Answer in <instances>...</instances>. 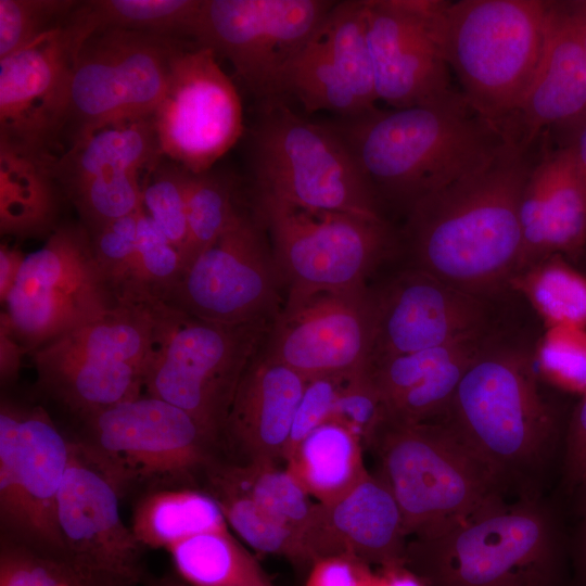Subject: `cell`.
I'll list each match as a JSON object with an SVG mask.
<instances>
[{
  "instance_id": "1",
  "label": "cell",
  "mask_w": 586,
  "mask_h": 586,
  "mask_svg": "<svg viewBox=\"0 0 586 586\" xmlns=\"http://www.w3.org/2000/svg\"><path fill=\"white\" fill-rule=\"evenodd\" d=\"M539 155L538 145L507 142L479 169L412 204L406 233L416 268L477 297L510 283L522 267L520 199Z\"/></svg>"
},
{
  "instance_id": "2",
  "label": "cell",
  "mask_w": 586,
  "mask_h": 586,
  "mask_svg": "<svg viewBox=\"0 0 586 586\" xmlns=\"http://www.w3.org/2000/svg\"><path fill=\"white\" fill-rule=\"evenodd\" d=\"M353 153L379 201L407 207L479 169L507 143L459 91L403 109L378 107L331 125Z\"/></svg>"
},
{
  "instance_id": "3",
  "label": "cell",
  "mask_w": 586,
  "mask_h": 586,
  "mask_svg": "<svg viewBox=\"0 0 586 586\" xmlns=\"http://www.w3.org/2000/svg\"><path fill=\"white\" fill-rule=\"evenodd\" d=\"M180 311L123 303L33 351L39 387L79 419L144 394Z\"/></svg>"
},
{
  "instance_id": "4",
  "label": "cell",
  "mask_w": 586,
  "mask_h": 586,
  "mask_svg": "<svg viewBox=\"0 0 586 586\" xmlns=\"http://www.w3.org/2000/svg\"><path fill=\"white\" fill-rule=\"evenodd\" d=\"M551 1H447L444 58L467 102L501 130L537 68Z\"/></svg>"
},
{
  "instance_id": "5",
  "label": "cell",
  "mask_w": 586,
  "mask_h": 586,
  "mask_svg": "<svg viewBox=\"0 0 586 586\" xmlns=\"http://www.w3.org/2000/svg\"><path fill=\"white\" fill-rule=\"evenodd\" d=\"M533 358L485 345L462 375L443 421L501 484L536 466L555 422L537 385Z\"/></svg>"
},
{
  "instance_id": "6",
  "label": "cell",
  "mask_w": 586,
  "mask_h": 586,
  "mask_svg": "<svg viewBox=\"0 0 586 586\" xmlns=\"http://www.w3.org/2000/svg\"><path fill=\"white\" fill-rule=\"evenodd\" d=\"M370 449L407 537L442 533L500 499L499 481L444 422L386 421Z\"/></svg>"
},
{
  "instance_id": "7",
  "label": "cell",
  "mask_w": 586,
  "mask_h": 586,
  "mask_svg": "<svg viewBox=\"0 0 586 586\" xmlns=\"http://www.w3.org/2000/svg\"><path fill=\"white\" fill-rule=\"evenodd\" d=\"M553 558L547 512L498 499L442 533L411 537L404 565L425 586H547Z\"/></svg>"
},
{
  "instance_id": "8",
  "label": "cell",
  "mask_w": 586,
  "mask_h": 586,
  "mask_svg": "<svg viewBox=\"0 0 586 586\" xmlns=\"http://www.w3.org/2000/svg\"><path fill=\"white\" fill-rule=\"evenodd\" d=\"M251 151L257 195L383 220L378 196L331 125L304 119L282 102L263 105Z\"/></svg>"
},
{
  "instance_id": "9",
  "label": "cell",
  "mask_w": 586,
  "mask_h": 586,
  "mask_svg": "<svg viewBox=\"0 0 586 586\" xmlns=\"http://www.w3.org/2000/svg\"><path fill=\"white\" fill-rule=\"evenodd\" d=\"M2 304L1 329L30 354L123 303L97 260L87 228L65 224L25 255Z\"/></svg>"
},
{
  "instance_id": "10",
  "label": "cell",
  "mask_w": 586,
  "mask_h": 586,
  "mask_svg": "<svg viewBox=\"0 0 586 586\" xmlns=\"http://www.w3.org/2000/svg\"><path fill=\"white\" fill-rule=\"evenodd\" d=\"M181 44L177 38L124 29L87 37L75 56L61 138L65 133L73 144L104 126L153 116Z\"/></svg>"
},
{
  "instance_id": "11",
  "label": "cell",
  "mask_w": 586,
  "mask_h": 586,
  "mask_svg": "<svg viewBox=\"0 0 586 586\" xmlns=\"http://www.w3.org/2000/svg\"><path fill=\"white\" fill-rule=\"evenodd\" d=\"M333 1L202 0L190 37L226 58L263 105L281 102L288 71L319 33Z\"/></svg>"
},
{
  "instance_id": "12",
  "label": "cell",
  "mask_w": 586,
  "mask_h": 586,
  "mask_svg": "<svg viewBox=\"0 0 586 586\" xmlns=\"http://www.w3.org/2000/svg\"><path fill=\"white\" fill-rule=\"evenodd\" d=\"M257 213L269 232L288 296L365 285L394 242L384 220L308 209L260 195Z\"/></svg>"
},
{
  "instance_id": "13",
  "label": "cell",
  "mask_w": 586,
  "mask_h": 586,
  "mask_svg": "<svg viewBox=\"0 0 586 586\" xmlns=\"http://www.w3.org/2000/svg\"><path fill=\"white\" fill-rule=\"evenodd\" d=\"M266 321L227 324L179 313L144 381V394L189 413L220 446L226 420Z\"/></svg>"
},
{
  "instance_id": "14",
  "label": "cell",
  "mask_w": 586,
  "mask_h": 586,
  "mask_svg": "<svg viewBox=\"0 0 586 586\" xmlns=\"http://www.w3.org/2000/svg\"><path fill=\"white\" fill-rule=\"evenodd\" d=\"M82 442L122 489L133 481L193 482L216 459V441L186 411L143 394L80 418Z\"/></svg>"
},
{
  "instance_id": "15",
  "label": "cell",
  "mask_w": 586,
  "mask_h": 586,
  "mask_svg": "<svg viewBox=\"0 0 586 586\" xmlns=\"http://www.w3.org/2000/svg\"><path fill=\"white\" fill-rule=\"evenodd\" d=\"M377 296L365 285L288 296L263 354L306 380L369 369Z\"/></svg>"
},
{
  "instance_id": "16",
  "label": "cell",
  "mask_w": 586,
  "mask_h": 586,
  "mask_svg": "<svg viewBox=\"0 0 586 586\" xmlns=\"http://www.w3.org/2000/svg\"><path fill=\"white\" fill-rule=\"evenodd\" d=\"M161 153L190 173L211 169L243 130L242 105L234 85L204 47L180 46L168 86L154 112Z\"/></svg>"
},
{
  "instance_id": "17",
  "label": "cell",
  "mask_w": 586,
  "mask_h": 586,
  "mask_svg": "<svg viewBox=\"0 0 586 586\" xmlns=\"http://www.w3.org/2000/svg\"><path fill=\"white\" fill-rule=\"evenodd\" d=\"M281 280L257 221L242 214L183 270L168 307L205 321L267 320Z\"/></svg>"
},
{
  "instance_id": "18",
  "label": "cell",
  "mask_w": 586,
  "mask_h": 586,
  "mask_svg": "<svg viewBox=\"0 0 586 586\" xmlns=\"http://www.w3.org/2000/svg\"><path fill=\"white\" fill-rule=\"evenodd\" d=\"M122 487L81 442H73L58 500L62 557L104 586H136L143 547L119 510Z\"/></svg>"
},
{
  "instance_id": "19",
  "label": "cell",
  "mask_w": 586,
  "mask_h": 586,
  "mask_svg": "<svg viewBox=\"0 0 586 586\" xmlns=\"http://www.w3.org/2000/svg\"><path fill=\"white\" fill-rule=\"evenodd\" d=\"M444 0H365L378 100L393 109L432 104L460 90L444 58Z\"/></svg>"
},
{
  "instance_id": "20",
  "label": "cell",
  "mask_w": 586,
  "mask_h": 586,
  "mask_svg": "<svg viewBox=\"0 0 586 586\" xmlns=\"http://www.w3.org/2000/svg\"><path fill=\"white\" fill-rule=\"evenodd\" d=\"M79 47L64 23L0 59V143L50 154L65 125Z\"/></svg>"
},
{
  "instance_id": "21",
  "label": "cell",
  "mask_w": 586,
  "mask_h": 586,
  "mask_svg": "<svg viewBox=\"0 0 586 586\" xmlns=\"http://www.w3.org/2000/svg\"><path fill=\"white\" fill-rule=\"evenodd\" d=\"M484 322L481 297L415 268L377 296L371 364L483 332Z\"/></svg>"
},
{
  "instance_id": "22",
  "label": "cell",
  "mask_w": 586,
  "mask_h": 586,
  "mask_svg": "<svg viewBox=\"0 0 586 586\" xmlns=\"http://www.w3.org/2000/svg\"><path fill=\"white\" fill-rule=\"evenodd\" d=\"M301 538L309 566L336 556L379 569L405 561L407 534L398 504L384 481L369 472L342 497L315 501Z\"/></svg>"
},
{
  "instance_id": "23",
  "label": "cell",
  "mask_w": 586,
  "mask_h": 586,
  "mask_svg": "<svg viewBox=\"0 0 586 586\" xmlns=\"http://www.w3.org/2000/svg\"><path fill=\"white\" fill-rule=\"evenodd\" d=\"M586 120V56L566 1H551L535 74L501 126L506 142L537 146L549 130L563 135Z\"/></svg>"
},
{
  "instance_id": "24",
  "label": "cell",
  "mask_w": 586,
  "mask_h": 586,
  "mask_svg": "<svg viewBox=\"0 0 586 586\" xmlns=\"http://www.w3.org/2000/svg\"><path fill=\"white\" fill-rule=\"evenodd\" d=\"M521 270L547 256H582L586 249V186L569 150H544L520 199Z\"/></svg>"
},
{
  "instance_id": "25",
  "label": "cell",
  "mask_w": 586,
  "mask_h": 586,
  "mask_svg": "<svg viewBox=\"0 0 586 586\" xmlns=\"http://www.w3.org/2000/svg\"><path fill=\"white\" fill-rule=\"evenodd\" d=\"M307 381L288 366L256 353L241 377L221 434L220 446L237 457L232 462L279 463L284 459Z\"/></svg>"
},
{
  "instance_id": "26",
  "label": "cell",
  "mask_w": 586,
  "mask_h": 586,
  "mask_svg": "<svg viewBox=\"0 0 586 586\" xmlns=\"http://www.w3.org/2000/svg\"><path fill=\"white\" fill-rule=\"evenodd\" d=\"M69 442L40 407H18L20 472L29 523V544L62 556L58 500L72 456Z\"/></svg>"
},
{
  "instance_id": "27",
  "label": "cell",
  "mask_w": 586,
  "mask_h": 586,
  "mask_svg": "<svg viewBox=\"0 0 586 586\" xmlns=\"http://www.w3.org/2000/svg\"><path fill=\"white\" fill-rule=\"evenodd\" d=\"M163 157L153 118L104 126L71 144L53 161L59 187L68 196L89 180L118 173H149Z\"/></svg>"
},
{
  "instance_id": "28",
  "label": "cell",
  "mask_w": 586,
  "mask_h": 586,
  "mask_svg": "<svg viewBox=\"0 0 586 586\" xmlns=\"http://www.w3.org/2000/svg\"><path fill=\"white\" fill-rule=\"evenodd\" d=\"M54 156L0 143L1 232L31 235L53 228L58 206Z\"/></svg>"
},
{
  "instance_id": "29",
  "label": "cell",
  "mask_w": 586,
  "mask_h": 586,
  "mask_svg": "<svg viewBox=\"0 0 586 586\" xmlns=\"http://www.w3.org/2000/svg\"><path fill=\"white\" fill-rule=\"evenodd\" d=\"M364 449L348 429L328 420L309 433L284 462L310 498L327 504L345 495L368 473Z\"/></svg>"
},
{
  "instance_id": "30",
  "label": "cell",
  "mask_w": 586,
  "mask_h": 586,
  "mask_svg": "<svg viewBox=\"0 0 586 586\" xmlns=\"http://www.w3.org/2000/svg\"><path fill=\"white\" fill-rule=\"evenodd\" d=\"M131 530L143 548L168 549L192 535L228 530L217 501L192 488H158L136 504Z\"/></svg>"
},
{
  "instance_id": "31",
  "label": "cell",
  "mask_w": 586,
  "mask_h": 586,
  "mask_svg": "<svg viewBox=\"0 0 586 586\" xmlns=\"http://www.w3.org/2000/svg\"><path fill=\"white\" fill-rule=\"evenodd\" d=\"M202 0L79 1L66 23L80 43L95 31L124 29L177 38L190 36Z\"/></svg>"
},
{
  "instance_id": "32",
  "label": "cell",
  "mask_w": 586,
  "mask_h": 586,
  "mask_svg": "<svg viewBox=\"0 0 586 586\" xmlns=\"http://www.w3.org/2000/svg\"><path fill=\"white\" fill-rule=\"evenodd\" d=\"M167 551L179 578L190 586H272L228 530L192 535Z\"/></svg>"
},
{
  "instance_id": "33",
  "label": "cell",
  "mask_w": 586,
  "mask_h": 586,
  "mask_svg": "<svg viewBox=\"0 0 586 586\" xmlns=\"http://www.w3.org/2000/svg\"><path fill=\"white\" fill-rule=\"evenodd\" d=\"M182 272L179 251L142 207L136 249L116 286L120 302L167 305Z\"/></svg>"
},
{
  "instance_id": "34",
  "label": "cell",
  "mask_w": 586,
  "mask_h": 586,
  "mask_svg": "<svg viewBox=\"0 0 586 586\" xmlns=\"http://www.w3.org/2000/svg\"><path fill=\"white\" fill-rule=\"evenodd\" d=\"M202 476L245 494L300 534L315 504L293 474L278 463L221 462L216 458Z\"/></svg>"
},
{
  "instance_id": "35",
  "label": "cell",
  "mask_w": 586,
  "mask_h": 586,
  "mask_svg": "<svg viewBox=\"0 0 586 586\" xmlns=\"http://www.w3.org/2000/svg\"><path fill=\"white\" fill-rule=\"evenodd\" d=\"M545 320L547 327L571 324L586 329V275L561 255L547 256L510 280Z\"/></svg>"
},
{
  "instance_id": "36",
  "label": "cell",
  "mask_w": 586,
  "mask_h": 586,
  "mask_svg": "<svg viewBox=\"0 0 586 586\" xmlns=\"http://www.w3.org/2000/svg\"><path fill=\"white\" fill-rule=\"evenodd\" d=\"M335 65L366 112L378 101L367 35L365 0L335 2L320 28Z\"/></svg>"
},
{
  "instance_id": "37",
  "label": "cell",
  "mask_w": 586,
  "mask_h": 586,
  "mask_svg": "<svg viewBox=\"0 0 586 586\" xmlns=\"http://www.w3.org/2000/svg\"><path fill=\"white\" fill-rule=\"evenodd\" d=\"M285 92L295 95L308 113L328 111L342 118L367 113L335 65L320 30L291 64Z\"/></svg>"
},
{
  "instance_id": "38",
  "label": "cell",
  "mask_w": 586,
  "mask_h": 586,
  "mask_svg": "<svg viewBox=\"0 0 586 586\" xmlns=\"http://www.w3.org/2000/svg\"><path fill=\"white\" fill-rule=\"evenodd\" d=\"M206 493L219 505L226 521L252 548L308 566L298 531L282 522L251 497L219 481L204 476Z\"/></svg>"
},
{
  "instance_id": "39",
  "label": "cell",
  "mask_w": 586,
  "mask_h": 586,
  "mask_svg": "<svg viewBox=\"0 0 586 586\" xmlns=\"http://www.w3.org/2000/svg\"><path fill=\"white\" fill-rule=\"evenodd\" d=\"M242 215L233 202L230 183L207 170L189 171L187 195L188 238L181 260L183 270Z\"/></svg>"
},
{
  "instance_id": "40",
  "label": "cell",
  "mask_w": 586,
  "mask_h": 586,
  "mask_svg": "<svg viewBox=\"0 0 586 586\" xmlns=\"http://www.w3.org/2000/svg\"><path fill=\"white\" fill-rule=\"evenodd\" d=\"M0 586H104L62 556L3 537Z\"/></svg>"
},
{
  "instance_id": "41",
  "label": "cell",
  "mask_w": 586,
  "mask_h": 586,
  "mask_svg": "<svg viewBox=\"0 0 586 586\" xmlns=\"http://www.w3.org/2000/svg\"><path fill=\"white\" fill-rule=\"evenodd\" d=\"M189 171L162 157L144 176L142 207L171 244L181 252L188 238L187 195Z\"/></svg>"
},
{
  "instance_id": "42",
  "label": "cell",
  "mask_w": 586,
  "mask_h": 586,
  "mask_svg": "<svg viewBox=\"0 0 586 586\" xmlns=\"http://www.w3.org/2000/svg\"><path fill=\"white\" fill-rule=\"evenodd\" d=\"M0 518L5 537L29 544V523L18 456V407L1 402Z\"/></svg>"
},
{
  "instance_id": "43",
  "label": "cell",
  "mask_w": 586,
  "mask_h": 586,
  "mask_svg": "<svg viewBox=\"0 0 586 586\" xmlns=\"http://www.w3.org/2000/svg\"><path fill=\"white\" fill-rule=\"evenodd\" d=\"M539 373L553 385L586 394V329L571 324L547 327L534 357Z\"/></svg>"
},
{
  "instance_id": "44",
  "label": "cell",
  "mask_w": 586,
  "mask_h": 586,
  "mask_svg": "<svg viewBox=\"0 0 586 586\" xmlns=\"http://www.w3.org/2000/svg\"><path fill=\"white\" fill-rule=\"evenodd\" d=\"M79 1L0 0V59L62 26Z\"/></svg>"
},
{
  "instance_id": "45",
  "label": "cell",
  "mask_w": 586,
  "mask_h": 586,
  "mask_svg": "<svg viewBox=\"0 0 586 586\" xmlns=\"http://www.w3.org/2000/svg\"><path fill=\"white\" fill-rule=\"evenodd\" d=\"M329 420L344 425L365 448L370 449L387 418L383 400L369 369L346 379Z\"/></svg>"
},
{
  "instance_id": "46",
  "label": "cell",
  "mask_w": 586,
  "mask_h": 586,
  "mask_svg": "<svg viewBox=\"0 0 586 586\" xmlns=\"http://www.w3.org/2000/svg\"><path fill=\"white\" fill-rule=\"evenodd\" d=\"M348 377H322L307 381L294 413L283 461L309 433L330 419L336 397Z\"/></svg>"
},
{
  "instance_id": "47",
  "label": "cell",
  "mask_w": 586,
  "mask_h": 586,
  "mask_svg": "<svg viewBox=\"0 0 586 586\" xmlns=\"http://www.w3.org/2000/svg\"><path fill=\"white\" fill-rule=\"evenodd\" d=\"M141 209L142 207L90 233L97 260L116 294L117 283L136 249Z\"/></svg>"
},
{
  "instance_id": "48",
  "label": "cell",
  "mask_w": 586,
  "mask_h": 586,
  "mask_svg": "<svg viewBox=\"0 0 586 586\" xmlns=\"http://www.w3.org/2000/svg\"><path fill=\"white\" fill-rule=\"evenodd\" d=\"M371 566L347 557H326L314 561L305 586H367Z\"/></svg>"
},
{
  "instance_id": "49",
  "label": "cell",
  "mask_w": 586,
  "mask_h": 586,
  "mask_svg": "<svg viewBox=\"0 0 586 586\" xmlns=\"http://www.w3.org/2000/svg\"><path fill=\"white\" fill-rule=\"evenodd\" d=\"M569 479L582 484L586 479V394L582 396L572 416L565 454Z\"/></svg>"
},
{
  "instance_id": "50",
  "label": "cell",
  "mask_w": 586,
  "mask_h": 586,
  "mask_svg": "<svg viewBox=\"0 0 586 586\" xmlns=\"http://www.w3.org/2000/svg\"><path fill=\"white\" fill-rule=\"evenodd\" d=\"M367 586H425L423 581L405 565L371 569Z\"/></svg>"
},
{
  "instance_id": "51",
  "label": "cell",
  "mask_w": 586,
  "mask_h": 586,
  "mask_svg": "<svg viewBox=\"0 0 586 586\" xmlns=\"http://www.w3.org/2000/svg\"><path fill=\"white\" fill-rule=\"evenodd\" d=\"M25 255L18 250L1 244L0 250V296L3 302L18 273Z\"/></svg>"
},
{
  "instance_id": "52",
  "label": "cell",
  "mask_w": 586,
  "mask_h": 586,
  "mask_svg": "<svg viewBox=\"0 0 586 586\" xmlns=\"http://www.w3.org/2000/svg\"><path fill=\"white\" fill-rule=\"evenodd\" d=\"M586 186V120L565 133L563 143Z\"/></svg>"
},
{
  "instance_id": "53",
  "label": "cell",
  "mask_w": 586,
  "mask_h": 586,
  "mask_svg": "<svg viewBox=\"0 0 586 586\" xmlns=\"http://www.w3.org/2000/svg\"><path fill=\"white\" fill-rule=\"evenodd\" d=\"M586 56V0L566 1Z\"/></svg>"
},
{
  "instance_id": "54",
  "label": "cell",
  "mask_w": 586,
  "mask_h": 586,
  "mask_svg": "<svg viewBox=\"0 0 586 586\" xmlns=\"http://www.w3.org/2000/svg\"><path fill=\"white\" fill-rule=\"evenodd\" d=\"M142 583L144 586H190L180 578L168 575L156 577L146 574Z\"/></svg>"
},
{
  "instance_id": "55",
  "label": "cell",
  "mask_w": 586,
  "mask_h": 586,
  "mask_svg": "<svg viewBox=\"0 0 586 586\" xmlns=\"http://www.w3.org/2000/svg\"><path fill=\"white\" fill-rule=\"evenodd\" d=\"M581 485H583V487L585 489V494H586V479L584 480V482ZM585 497H586V495H585Z\"/></svg>"
},
{
  "instance_id": "56",
  "label": "cell",
  "mask_w": 586,
  "mask_h": 586,
  "mask_svg": "<svg viewBox=\"0 0 586 586\" xmlns=\"http://www.w3.org/2000/svg\"><path fill=\"white\" fill-rule=\"evenodd\" d=\"M584 254L586 255V249H585V251H584V253L582 255H584Z\"/></svg>"
}]
</instances>
